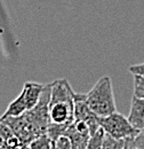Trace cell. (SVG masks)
Listing matches in <instances>:
<instances>
[{
  "mask_svg": "<svg viewBox=\"0 0 144 149\" xmlns=\"http://www.w3.org/2000/svg\"><path fill=\"white\" fill-rule=\"evenodd\" d=\"M26 111H28V107H26V103L24 100V95L21 92V94L17 97L8 104L6 111L0 117V119H5L7 117H18V116H22Z\"/></svg>",
  "mask_w": 144,
  "mask_h": 149,
  "instance_id": "obj_8",
  "label": "cell"
},
{
  "mask_svg": "<svg viewBox=\"0 0 144 149\" xmlns=\"http://www.w3.org/2000/svg\"><path fill=\"white\" fill-rule=\"evenodd\" d=\"M124 149H136L134 143V136H129L124 140Z\"/></svg>",
  "mask_w": 144,
  "mask_h": 149,
  "instance_id": "obj_16",
  "label": "cell"
},
{
  "mask_svg": "<svg viewBox=\"0 0 144 149\" xmlns=\"http://www.w3.org/2000/svg\"><path fill=\"white\" fill-rule=\"evenodd\" d=\"M127 118L135 130L138 132L144 130V99L133 96L130 111Z\"/></svg>",
  "mask_w": 144,
  "mask_h": 149,
  "instance_id": "obj_6",
  "label": "cell"
},
{
  "mask_svg": "<svg viewBox=\"0 0 144 149\" xmlns=\"http://www.w3.org/2000/svg\"><path fill=\"white\" fill-rule=\"evenodd\" d=\"M102 149H124V140L114 139L109 134H104Z\"/></svg>",
  "mask_w": 144,
  "mask_h": 149,
  "instance_id": "obj_11",
  "label": "cell"
},
{
  "mask_svg": "<svg viewBox=\"0 0 144 149\" xmlns=\"http://www.w3.org/2000/svg\"><path fill=\"white\" fill-rule=\"evenodd\" d=\"M104 134H105V132L103 131V129L100 127L98 130L96 131V132L90 136L86 149H102Z\"/></svg>",
  "mask_w": 144,
  "mask_h": 149,
  "instance_id": "obj_9",
  "label": "cell"
},
{
  "mask_svg": "<svg viewBox=\"0 0 144 149\" xmlns=\"http://www.w3.org/2000/svg\"><path fill=\"white\" fill-rule=\"evenodd\" d=\"M29 145H30L29 149H53L52 140L48 138L47 134H42V135L36 138Z\"/></svg>",
  "mask_w": 144,
  "mask_h": 149,
  "instance_id": "obj_10",
  "label": "cell"
},
{
  "mask_svg": "<svg viewBox=\"0 0 144 149\" xmlns=\"http://www.w3.org/2000/svg\"><path fill=\"white\" fill-rule=\"evenodd\" d=\"M86 101L90 110L97 117H105L117 111L112 81L109 76H104L96 81L86 94Z\"/></svg>",
  "mask_w": 144,
  "mask_h": 149,
  "instance_id": "obj_1",
  "label": "cell"
},
{
  "mask_svg": "<svg viewBox=\"0 0 144 149\" xmlns=\"http://www.w3.org/2000/svg\"><path fill=\"white\" fill-rule=\"evenodd\" d=\"M52 147L53 149H72V145L66 135H61L52 142Z\"/></svg>",
  "mask_w": 144,
  "mask_h": 149,
  "instance_id": "obj_13",
  "label": "cell"
},
{
  "mask_svg": "<svg viewBox=\"0 0 144 149\" xmlns=\"http://www.w3.org/2000/svg\"><path fill=\"white\" fill-rule=\"evenodd\" d=\"M42 88H44L42 84L35 83V81H26L24 84L22 93L24 95V100H25L28 110L33 109L38 104L41 92H42Z\"/></svg>",
  "mask_w": 144,
  "mask_h": 149,
  "instance_id": "obj_7",
  "label": "cell"
},
{
  "mask_svg": "<svg viewBox=\"0 0 144 149\" xmlns=\"http://www.w3.org/2000/svg\"><path fill=\"white\" fill-rule=\"evenodd\" d=\"M97 120L100 127L114 139L125 140L126 138L135 136L138 133V131L132 126L128 118L118 111L112 112L105 117H98Z\"/></svg>",
  "mask_w": 144,
  "mask_h": 149,
  "instance_id": "obj_2",
  "label": "cell"
},
{
  "mask_svg": "<svg viewBox=\"0 0 144 149\" xmlns=\"http://www.w3.org/2000/svg\"><path fill=\"white\" fill-rule=\"evenodd\" d=\"M74 120L85 122L90 130V136L100 129L97 116L90 110L86 101V94L74 93Z\"/></svg>",
  "mask_w": 144,
  "mask_h": 149,
  "instance_id": "obj_4",
  "label": "cell"
},
{
  "mask_svg": "<svg viewBox=\"0 0 144 149\" xmlns=\"http://www.w3.org/2000/svg\"><path fill=\"white\" fill-rule=\"evenodd\" d=\"M73 97H51L48 124L65 125V126L71 125L74 122Z\"/></svg>",
  "mask_w": 144,
  "mask_h": 149,
  "instance_id": "obj_3",
  "label": "cell"
},
{
  "mask_svg": "<svg viewBox=\"0 0 144 149\" xmlns=\"http://www.w3.org/2000/svg\"><path fill=\"white\" fill-rule=\"evenodd\" d=\"M129 71L133 74H141V76H144V63L130 65V67H129Z\"/></svg>",
  "mask_w": 144,
  "mask_h": 149,
  "instance_id": "obj_15",
  "label": "cell"
},
{
  "mask_svg": "<svg viewBox=\"0 0 144 149\" xmlns=\"http://www.w3.org/2000/svg\"><path fill=\"white\" fill-rule=\"evenodd\" d=\"M134 143L136 149H144V130L140 131L134 136Z\"/></svg>",
  "mask_w": 144,
  "mask_h": 149,
  "instance_id": "obj_14",
  "label": "cell"
},
{
  "mask_svg": "<svg viewBox=\"0 0 144 149\" xmlns=\"http://www.w3.org/2000/svg\"><path fill=\"white\" fill-rule=\"evenodd\" d=\"M134 96L144 99V76L134 74Z\"/></svg>",
  "mask_w": 144,
  "mask_h": 149,
  "instance_id": "obj_12",
  "label": "cell"
},
{
  "mask_svg": "<svg viewBox=\"0 0 144 149\" xmlns=\"http://www.w3.org/2000/svg\"><path fill=\"white\" fill-rule=\"evenodd\" d=\"M64 135L71 141L72 149H86L90 139V130L82 120H74L66 129Z\"/></svg>",
  "mask_w": 144,
  "mask_h": 149,
  "instance_id": "obj_5",
  "label": "cell"
}]
</instances>
